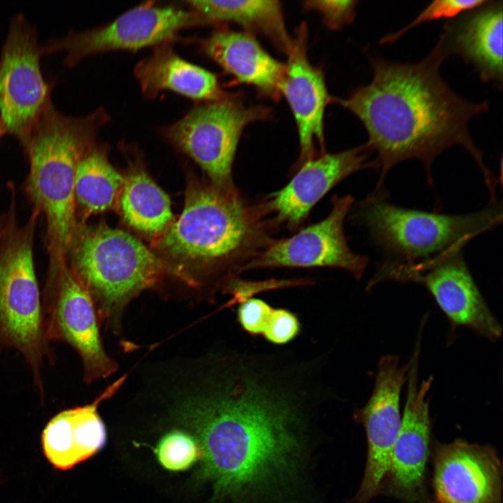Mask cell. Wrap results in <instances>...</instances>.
<instances>
[{
	"label": "cell",
	"mask_w": 503,
	"mask_h": 503,
	"mask_svg": "<svg viewBox=\"0 0 503 503\" xmlns=\"http://www.w3.org/2000/svg\"><path fill=\"white\" fill-rule=\"evenodd\" d=\"M204 395L177 411L202 451L200 476L218 496L241 494L290 466L305 405L325 391L319 360L240 350Z\"/></svg>",
	"instance_id": "6da1fadb"
},
{
	"label": "cell",
	"mask_w": 503,
	"mask_h": 503,
	"mask_svg": "<svg viewBox=\"0 0 503 503\" xmlns=\"http://www.w3.org/2000/svg\"><path fill=\"white\" fill-rule=\"evenodd\" d=\"M446 57L439 41L429 55L416 63L374 57L370 60L373 77L369 84L347 99L331 98L353 113L367 131L365 145L374 152L372 165L380 173L375 190L381 189L391 168L409 159L423 164L431 184L435 159L458 145L470 154L490 194H495L497 180L469 131L470 119L486 112L488 103L469 102L449 87L439 73Z\"/></svg>",
	"instance_id": "7a4b0ae2"
},
{
	"label": "cell",
	"mask_w": 503,
	"mask_h": 503,
	"mask_svg": "<svg viewBox=\"0 0 503 503\" xmlns=\"http://www.w3.org/2000/svg\"><path fill=\"white\" fill-rule=\"evenodd\" d=\"M263 203L252 205L235 189L191 179L179 219L159 238L157 248L180 274L190 269L237 272L272 240L276 223Z\"/></svg>",
	"instance_id": "3957f363"
},
{
	"label": "cell",
	"mask_w": 503,
	"mask_h": 503,
	"mask_svg": "<svg viewBox=\"0 0 503 503\" xmlns=\"http://www.w3.org/2000/svg\"><path fill=\"white\" fill-rule=\"evenodd\" d=\"M109 119L103 108L82 117L66 115L52 100L31 133L24 151L29 161L26 191L34 210L45 217L48 277L68 265L80 228L75 199L77 166Z\"/></svg>",
	"instance_id": "277c9868"
},
{
	"label": "cell",
	"mask_w": 503,
	"mask_h": 503,
	"mask_svg": "<svg viewBox=\"0 0 503 503\" xmlns=\"http://www.w3.org/2000/svg\"><path fill=\"white\" fill-rule=\"evenodd\" d=\"M71 268L95 303L98 316L117 329L128 302L154 285L164 263L130 233L99 224L80 228Z\"/></svg>",
	"instance_id": "5b68a950"
},
{
	"label": "cell",
	"mask_w": 503,
	"mask_h": 503,
	"mask_svg": "<svg viewBox=\"0 0 503 503\" xmlns=\"http://www.w3.org/2000/svg\"><path fill=\"white\" fill-rule=\"evenodd\" d=\"M0 244V356L17 350L31 369L34 384L43 393L41 370L52 351L44 332L42 300L35 272L34 210L23 226L16 223L13 201Z\"/></svg>",
	"instance_id": "8992f818"
},
{
	"label": "cell",
	"mask_w": 503,
	"mask_h": 503,
	"mask_svg": "<svg viewBox=\"0 0 503 503\" xmlns=\"http://www.w3.org/2000/svg\"><path fill=\"white\" fill-rule=\"evenodd\" d=\"M355 212L374 243L402 262L425 259L458 243H468L502 218L501 210L493 206L465 214L407 209L389 202L381 189L361 201Z\"/></svg>",
	"instance_id": "52a82bcc"
},
{
	"label": "cell",
	"mask_w": 503,
	"mask_h": 503,
	"mask_svg": "<svg viewBox=\"0 0 503 503\" xmlns=\"http://www.w3.org/2000/svg\"><path fill=\"white\" fill-rule=\"evenodd\" d=\"M262 105H247L240 96L197 103L163 136L191 157L208 175L210 183L225 191L235 189L231 170L238 144L249 124L269 117Z\"/></svg>",
	"instance_id": "ba28073f"
},
{
	"label": "cell",
	"mask_w": 503,
	"mask_h": 503,
	"mask_svg": "<svg viewBox=\"0 0 503 503\" xmlns=\"http://www.w3.org/2000/svg\"><path fill=\"white\" fill-rule=\"evenodd\" d=\"M467 244L458 243L420 261H386L379 265L367 287L387 280L421 284L453 326H465L495 341L501 336L502 328L467 265L462 252Z\"/></svg>",
	"instance_id": "9c48e42d"
},
{
	"label": "cell",
	"mask_w": 503,
	"mask_h": 503,
	"mask_svg": "<svg viewBox=\"0 0 503 503\" xmlns=\"http://www.w3.org/2000/svg\"><path fill=\"white\" fill-rule=\"evenodd\" d=\"M41 45L36 27L22 13L14 15L0 52V122L5 135L26 150L54 82L41 68Z\"/></svg>",
	"instance_id": "30bf717a"
},
{
	"label": "cell",
	"mask_w": 503,
	"mask_h": 503,
	"mask_svg": "<svg viewBox=\"0 0 503 503\" xmlns=\"http://www.w3.org/2000/svg\"><path fill=\"white\" fill-rule=\"evenodd\" d=\"M191 8L146 2L122 13L105 25L85 31L69 30L41 45L42 55L62 52L63 62L73 68L83 59L116 50L136 51L173 43L188 28L206 25Z\"/></svg>",
	"instance_id": "8fae6325"
},
{
	"label": "cell",
	"mask_w": 503,
	"mask_h": 503,
	"mask_svg": "<svg viewBox=\"0 0 503 503\" xmlns=\"http://www.w3.org/2000/svg\"><path fill=\"white\" fill-rule=\"evenodd\" d=\"M42 312L48 342H65L79 353L85 381L105 378L116 370L103 349L94 300L68 265L47 279Z\"/></svg>",
	"instance_id": "7c38bea8"
},
{
	"label": "cell",
	"mask_w": 503,
	"mask_h": 503,
	"mask_svg": "<svg viewBox=\"0 0 503 503\" xmlns=\"http://www.w3.org/2000/svg\"><path fill=\"white\" fill-rule=\"evenodd\" d=\"M353 202L350 195L334 196L326 218L290 238L272 240L240 272L261 268L332 267L360 278L369 258L351 251L344 231V220Z\"/></svg>",
	"instance_id": "4fadbf2b"
},
{
	"label": "cell",
	"mask_w": 503,
	"mask_h": 503,
	"mask_svg": "<svg viewBox=\"0 0 503 503\" xmlns=\"http://www.w3.org/2000/svg\"><path fill=\"white\" fill-rule=\"evenodd\" d=\"M417 344L409 360L403 416L383 485L386 483L388 493L404 503H431L425 486V467L430 442L427 395L432 377L418 383L420 349Z\"/></svg>",
	"instance_id": "5bb4252c"
},
{
	"label": "cell",
	"mask_w": 503,
	"mask_h": 503,
	"mask_svg": "<svg viewBox=\"0 0 503 503\" xmlns=\"http://www.w3.org/2000/svg\"><path fill=\"white\" fill-rule=\"evenodd\" d=\"M409 362L400 365L395 355L382 356L378 363L372 393L356 413L365 428L367 457L356 503H368L381 490L388 472L392 450L401 425L400 397Z\"/></svg>",
	"instance_id": "9a60e30c"
},
{
	"label": "cell",
	"mask_w": 503,
	"mask_h": 503,
	"mask_svg": "<svg viewBox=\"0 0 503 503\" xmlns=\"http://www.w3.org/2000/svg\"><path fill=\"white\" fill-rule=\"evenodd\" d=\"M432 503H502V466L492 447L462 439L437 444Z\"/></svg>",
	"instance_id": "2e32d148"
},
{
	"label": "cell",
	"mask_w": 503,
	"mask_h": 503,
	"mask_svg": "<svg viewBox=\"0 0 503 503\" xmlns=\"http://www.w3.org/2000/svg\"><path fill=\"white\" fill-rule=\"evenodd\" d=\"M369 150L365 145L336 153H321L305 161L282 189L270 195L264 206L276 224L296 228L312 208L333 187L349 175L367 166Z\"/></svg>",
	"instance_id": "e0dca14e"
},
{
	"label": "cell",
	"mask_w": 503,
	"mask_h": 503,
	"mask_svg": "<svg viewBox=\"0 0 503 503\" xmlns=\"http://www.w3.org/2000/svg\"><path fill=\"white\" fill-rule=\"evenodd\" d=\"M307 29L299 27L286 53L288 60L279 85L293 113L298 129L300 160L314 156V145H324L323 117L329 96L323 72L307 56Z\"/></svg>",
	"instance_id": "ac0fdd59"
},
{
	"label": "cell",
	"mask_w": 503,
	"mask_h": 503,
	"mask_svg": "<svg viewBox=\"0 0 503 503\" xmlns=\"http://www.w3.org/2000/svg\"><path fill=\"white\" fill-rule=\"evenodd\" d=\"M502 1H488L444 26L439 41L445 53L472 64L480 79L502 87Z\"/></svg>",
	"instance_id": "d6986e66"
},
{
	"label": "cell",
	"mask_w": 503,
	"mask_h": 503,
	"mask_svg": "<svg viewBox=\"0 0 503 503\" xmlns=\"http://www.w3.org/2000/svg\"><path fill=\"white\" fill-rule=\"evenodd\" d=\"M124 379L115 381L92 403L64 410L48 423L42 433V445L45 457L56 468L68 469L103 446L106 432L98 405L112 396Z\"/></svg>",
	"instance_id": "ffe728a7"
},
{
	"label": "cell",
	"mask_w": 503,
	"mask_h": 503,
	"mask_svg": "<svg viewBox=\"0 0 503 503\" xmlns=\"http://www.w3.org/2000/svg\"><path fill=\"white\" fill-rule=\"evenodd\" d=\"M198 45L203 54L240 82L267 96L280 95L285 64L272 57L251 34L220 29L200 40Z\"/></svg>",
	"instance_id": "44dd1931"
},
{
	"label": "cell",
	"mask_w": 503,
	"mask_h": 503,
	"mask_svg": "<svg viewBox=\"0 0 503 503\" xmlns=\"http://www.w3.org/2000/svg\"><path fill=\"white\" fill-rule=\"evenodd\" d=\"M133 74L148 99L165 90L197 103L219 100L226 95L214 73L182 58L175 52L173 43L154 48L150 56L136 65Z\"/></svg>",
	"instance_id": "7402d4cb"
},
{
	"label": "cell",
	"mask_w": 503,
	"mask_h": 503,
	"mask_svg": "<svg viewBox=\"0 0 503 503\" xmlns=\"http://www.w3.org/2000/svg\"><path fill=\"white\" fill-rule=\"evenodd\" d=\"M185 3L207 24L233 22L248 31L264 35L286 54L291 48L292 38L278 1H187Z\"/></svg>",
	"instance_id": "603a6c76"
},
{
	"label": "cell",
	"mask_w": 503,
	"mask_h": 503,
	"mask_svg": "<svg viewBox=\"0 0 503 503\" xmlns=\"http://www.w3.org/2000/svg\"><path fill=\"white\" fill-rule=\"evenodd\" d=\"M118 200L124 221L143 234L159 238L173 223L168 196L139 163L124 176Z\"/></svg>",
	"instance_id": "cb8c5ba5"
},
{
	"label": "cell",
	"mask_w": 503,
	"mask_h": 503,
	"mask_svg": "<svg viewBox=\"0 0 503 503\" xmlns=\"http://www.w3.org/2000/svg\"><path fill=\"white\" fill-rule=\"evenodd\" d=\"M105 145L92 146L76 168L75 199L85 218L105 212L119 198L124 176L110 163Z\"/></svg>",
	"instance_id": "d4e9b609"
},
{
	"label": "cell",
	"mask_w": 503,
	"mask_h": 503,
	"mask_svg": "<svg viewBox=\"0 0 503 503\" xmlns=\"http://www.w3.org/2000/svg\"><path fill=\"white\" fill-rule=\"evenodd\" d=\"M161 465L170 471H183L202 458V451L196 437L175 430L162 437L156 449Z\"/></svg>",
	"instance_id": "484cf974"
},
{
	"label": "cell",
	"mask_w": 503,
	"mask_h": 503,
	"mask_svg": "<svg viewBox=\"0 0 503 503\" xmlns=\"http://www.w3.org/2000/svg\"><path fill=\"white\" fill-rule=\"evenodd\" d=\"M488 0H437L424 8L414 21L398 31L381 39V44L395 42L408 31L427 22L442 18H453L481 6Z\"/></svg>",
	"instance_id": "4316f807"
},
{
	"label": "cell",
	"mask_w": 503,
	"mask_h": 503,
	"mask_svg": "<svg viewBox=\"0 0 503 503\" xmlns=\"http://www.w3.org/2000/svg\"><path fill=\"white\" fill-rule=\"evenodd\" d=\"M300 330L296 315L285 309H274L262 335L275 344H284L293 340Z\"/></svg>",
	"instance_id": "83f0119b"
},
{
	"label": "cell",
	"mask_w": 503,
	"mask_h": 503,
	"mask_svg": "<svg viewBox=\"0 0 503 503\" xmlns=\"http://www.w3.org/2000/svg\"><path fill=\"white\" fill-rule=\"evenodd\" d=\"M357 1H309L305 3L307 10L318 11L330 29H340L351 23L355 17Z\"/></svg>",
	"instance_id": "f1b7e54d"
},
{
	"label": "cell",
	"mask_w": 503,
	"mask_h": 503,
	"mask_svg": "<svg viewBox=\"0 0 503 503\" xmlns=\"http://www.w3.org/2000/svg\"><path fill=\"white\" fill-rule=\"evenodd\" d=\"M273 308L258 298H248L238 309V319L242 328L252 335H262Z\"/></svg>",
	"instance_id": "f546056e"
},
{
	"label": "cell",
	"mask_w": 503,
	"mask_h": 503,
	"mask_svg": "<svg viewBox=\"0 0 503 503\" xmlns=\"http://www.w3.org/2000/svg\"><path fill=\"white\" fill-rule=\"evenodd\" d=\"M8 214L6 216V218L0 219V244L4 233V231L6 230L7 221H8Z\"/></svg>",
	"instance_id": "4dcf8cb0"
},
{
	"label": "cell",
	"mask_w": 503,
	"mask_h": 503,
	"mask_svg": "<svg viewBox=\"0 0 503 503\" xmlns=\"http://www.w3.org/2000/svg\"><path fill=\"white\" fill-rule=\"evenodd\" d=\"M3 136H5V131L1 124V122H0V140Z\"/></svg>",
	"instance_id": "1f68e13d"
}]
</instances>
